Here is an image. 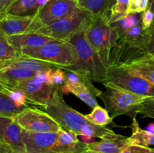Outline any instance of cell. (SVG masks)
<instances>
[{
  "instance_id": "obj_1",
  "label": "cell",
  "mask_w": 154,
  "mask_h": 153,
  "mask_svg": "<svg viewBox=\"0 0 154 153\" xmlns=\"http://www.w3.org/2000/svg\"><path fill=\"white\" fill-rule=\"evenodd\" d=\"M85 29L75 33L65 40L70 44L75 50L76 62L73 65L63 69L85 75L91 80L103 83L107 80V68L89 43Z\"/></svg>"
},
{
  "instance_id": "obj_2",
  "label": "cell",
  "mask_w": 154,
  "mask_h": 153,
  "mask_svg": "<svg viewBox=\"0 0 154 153\" xmlns=\"http://www.w3.org/2000/svg\"><path fill=\"white\" fill-rule=\"evenodd\" d=\"M102 84L106 90L102 91L99 97L102 100L112 119L121 115L136 118L138 107L149 98L131 92L111 82H105Z\"/></svg>"
},
{
  "instance_id": "obj_3",
  "label": "cell",
  "mask_w": 154,
  "mask_h": 153,
  "mask_svg": "<svg viewBox=\"0 0 154 153\" xmlns=\"http://www.w3.org/2000/svg\"><path fill=\"white\" fill-rule=\"evenodd\" d=\"M86 37L89 43L108 68L109 52L119 38L118 33L109 23L107 15L95 16L85 29Z\"/></svg>"
},
{
  "instance_id": "obj_4",
  "label": "cell",
  "mask_w": 154,
  "mask_h": 153,
  "mask_svg": "<svg viewBox=\"0 0 154 153\" xmlns=\"http://www.w3.org/2000/svg\"><path fill=\"white\" fill-rule=\"evenodd\" d=\"M21 55L51 63L59 68L69 67L76 62V54L72 45L65 40L53 39L38 48H24Z\"/></svg>"
},
{
  "instance_id": "obj_5",
  "label": "cell",
  "mask_w": 154,
  "mask_h": 153,
  "mask_svg": "<svg viewBox=\"0 0 154 153\" xmlns=\"http://www.w3.org/2000/svg\"><path fill=\"white\" fill-rule=\"evenodd\" d=\"M94 16L91 12L79 7L70 15L43 26L36 33L55 40H66L75 33L85 29Z\"/></svg>"
},
{
  "instance_id": "obj_6",
  "label": "cell",
  "mask_w": 154,
  "mask_h": 153,
  "mask_svg": "<svg viewBox=\"0 0 154 153\" xmlns=\"http://www.w3.org/2000/svg\"><path fill=\"white\" fill-rule=\"evenodd\" d=\"M106 82H113L139 95L154 98L153 84L126 67L108 68Z\"/></svg>"
},
{
  "instance_id": "obj_7",
  "label": "cell",
  "mask_w": 154,
  "mask_h": 153,
  "mask_svg": "<svg viewBox=\"0 0 154 153\" xmlns=\"http://www.w3.org/2000/svg\"><path fill=\"white\" fill-rule=\"evenodd\" d=\"M45 112L49 114L62 128L72 130L80 134L81 128L85 124H91L85 115L71 107L65 102L63 96L59 94L54 101L44 107Z\"/></svg>"
},
{
  "instance_id": "obj_8",
  "label": "cell",
  "mask_w": 154,
  "mask_h": 153,
  "mask_svg": "<svg viewBox=\"0 0 154 153\" xmlns=\"http://www.w3.org/2000/svg\"><path fill=\"white\" fill-rule=\"evenodd\" d=\"M78 8L77 0H49L39 8L27 32H36L43 26L69 16Z\"/></svg>"
},
{
  "instance_id": "obj_9",
  "label": "cell",
  "mask_w": 154,
  "mask_h": 153,
  "mask_svg": "<svg viewBox=\"0 0 154 153\" xmlns=\"http://www.w3.org/2000/svg\"><path fill=\"white\" fill-rule=\"evenodd\" d=\"M14 90L23 92L28 103L45 107L60 94V86H53L47 81L41 80L35 76L25 80L15 86Z\"/></svg>"
},
{
  "instance_id": "obj_10",
  "label": "cell",
  "mask_w": 154,
  "mask_h": 153,
  "mask_svg": "<svg viewBox=\"0 0 154 153\" xmlns=\"http://www.w3.org/2000/svg\"><path fill=\"white\" fill-rule=\"evenodd\" d=\"M15 120L22 129L30 132H59L62 128L49 114L29 107L18 114Z\"/></svg>"
},
{
  "instance_id": "obj_11",
  "label": "cell",
  "mask_w": 154,
  "mask_h": 153,
  "mask_svg": "<svg viewBox=\"0 0 154 153\" xmlns=\"http://www.w3.org/2000/svg\"><path fill=\"white\" fill-rule=\"evenodd\" d=\"M147 54L145 47L132 44L118 38L109 52L108 68L124 67Z\"/></svg>"
},
{
  "instance_id": "obj_12",
  "label": "cell",
  "mask_w": 154,
  "mask_h": 153,
  "mask_svg": "<svg viewBox=\"0 0 154 153\" xmlns=\"http://www.w3.org/2000/svg\"><path fill=\"white\" fill-rule=\"evenodd\" d=\"M58 132H30L22 129L26 153H54L52 148L58 139Z\"/></svg>"
},
{
  "instance_id": "obj_13",
  "label": "cell",
  "mask_w": 154,
  "mask_h": 153,
  "mask_svg": "<svg viewBox=\"0 0 154 153\" xmlns=\"http://www.w3.org/2000/svg\"><path fill=\"white\" fill-rule=\"evenodd\" d=\"M81 76V82L76 84L66 82L60 86L61 92L65 94L72 93L81 100L87 104L90 107L94 108L98 106V102L96 97H99L102 91L93 85L91 80L85 75L80 74Z\"/></svg>"
},
{
  "instance_id": "obj_14",
  "label": "cell",
  "mask_w": 154,
  "mask_h": 153,
  "mask_svg": "<svg viewBox=\"0 0 154 153\" xmlns=\"http://www.w3.org/2000/svg\"><path fill=\"white\" fill-rule=\"evenodd\" d=\"M58 134V139L52 148L54 153H78L89 150L88 144L80 140L75 132L61 128Z\"/></svg>"
},
{
  "instance_id": "obj_15",
  "label": "cell",
  "mask_w": 154,
  "mask_h": 153,
  "mask_svg": "<svg viewBox=\"0 0 154 153\" xmlns=\"http://www.w3.org/2000/svg\"><path fill=\"white\" fill-rule=\"evenodd\" d=\"M34 16H17L6 14L0 19V31L6 36L17 35L27 32Z\"/></svg>"
},
{
  "instance_id": "obj_16",
  "label": "cell",
  "mask_w": 154,
  "mask_h": 153,
  "mask_svg": "<svg viewBox=\"0 0 154 153\" xmlns=\"http://www.w3.org/2000/svg\"><path fill=\"white\" fill-rule=\"evenodd\" d=\"M129 146L128 137L115 134L99 142L88 144V148L99 153H120Z\"/></svg>"
},
{
  "instance_id": "obj_17",
  "label": "cell",
  "mask_w": 154,
  "mask_h": 153,
  "mask_svg": "<svg viewBox=\"0 0 154 153\" xmlns=\"http://www.w3.org/2000/svg\"><path fill=\"white\" fill-rule=\"evenodd\" d=\"M0 66L2 67H11L17 68L25 69V70H31L33 72H45L51 68H57V66L47 62L42 61V60L36 59L32 57L20 55V56L9 60V61H4L0 64Z\"/></svg>"
},
{
  "instance_id": "obj_18",
  "label": "cell",
  "mask_w": 154,
  "mask_h": 153,
  "mask_svg": "<svg viewBox=\"0 0 154 153\" xmlns=\"http://www.w3.org/2000/svg\"><path fill=\"white\" fill-rule=\"evenodd\" d=\"M8 40L12 46L20 52L24 48H38L52 38L36 32H26L17 35L9 36Z\"/></svg>"
},
{
  "instance_id": "obj_19",
  "label": "cell",
  "mask_w": 154,
  "mask_h": 153,
  "mask_svg": "<svg viewBox=\"0 0 154 153\" xmlns=\"http://www.w3.org/2000/svg\"><path fill=\"white\" fill-rule=\"evenodd\" d=\"M3 142L12 153H26L22 138V128L15 118L6 127L3 136Z\"/></svg>"
},
{
  "instance_id": "obj_20",
  "label": "cell",
  "mask_w": 154,
  "mask_h": 153,
  "mask_svg": "<svg viewBox=\"0 0 154 153\" xmlns=\"http://www.w3.org/2000/svg\"><path fill=\"white\" fill-rule=\"evenodd\" d=\"M35 72L25 69L0 66V82L10 89L14 90L19 82L33 77Z\"/></svg>"
},
{
  "instance_id": "obj_21",
  "label": "cell",
  "mask_w": 154,
  "mask_h": 153,
  "mask_svg": "<svg viewBox=\"0 0 154 153\" xmlns=\"http://www.w3.org/2000/svg\"><path fill=\"white\" fill-rule=\"evenodd\" d=\"M154 85V56L147 54L124 66Z\"/></svg>"
},
{
  "instance_id": "obj_22",
  "label": "cell",
  "mask_w": 154,
  "mask_h": 153,
  "mask_svg": "<svg viewBox=\"0 0 154 153\" xmlns=\"http://www.w3.org/2000/svg\"><path fill=\"white\" fill-rule=\"evenodd\" d=\"M80 8L91 12L95 16H110L111 10L116 0H77Z\"/></svg>"
},
{
  "instance_id": "obj_23",
  "label": "cell",
  "mask_w": 154,
  "mask_h": 153,
  "mask_svg": "<svg viewBox=\"0 0 154 153\" xmlns=\"http://www.w3.org/2000/svg\"><path fill=\"white\" fill-rule=\"evenodd\" d=\"M130 128H132V134L128 137L129 146H149L150 145H154V134L141 128L136 118H132V123Z\"/></svg>"
},
{
  "instance_id": "obj_24",
  "label": "cell",
  "mask_w": 154,
  "mask_h": 153,
  "mask_svg": "<svg viewBox=\"0 0 154 153\" xmlns=\"http://www.w3.org/2000/svg\"><path fill=\"white\" fill-rule=\"evenodd\" d=\"M39 9L38 0H16L7 14L17 16H34Z\"/></svg>"
},
{
  "instance_id": "obj_25",
  "label": "cell",
  "mask_w": 154,
  "mask_h": 153,
  "mask_svg": "<svg viewBox=\"0 0 154 153\" xmlns=\"http://www.w3.org/2000/svg\"><path fill=\"white\" fill-rule=\"evenodd\" d=\"M26 108L17 106L10 94L0 92V115L8 118H15Z\"/></svg>"
},
{
  "instance_id": "obj_26",
  "label": "cell",
  "mask_w": 154,
  "mask_h": 153,
  "mask_svg": "<svg viewBox=\"0 0 154 153\" xmlns=\"http://www.w3.org/2000/svg\"><path fill=\"white\" fill-rule=\"evenodd\" d=\"M85 117L91 123L101 127H105L113 120L110 116L108 110L99 105L93 108L90 113L85 115Z\"/></svg>"
},
{
  "instance_id": "obj_27",
  "label": "cell",
  "mask_w": 154,
  "mask_h": 153,
  "mask_svg": "<svg viewBox=\"0 0 154 153\" xmlns=\"http://www.w3.org/2000/svg\"><path fill=\"white\" fill-rule=\"evenodd\" d=\"M140 23H141V13H131L111 24V26L115 28L117 33H120Z\"/></svg>"
},
{
  "instance_id": "obj_28",
  "label": "cell",
  "mask_w": 154,
  "mask_h": 153,
  "mask_svg": "<svg viewBox=\"0 0 154 153\" xmlns=\"http://www.w3.org/2000/svg\"><path fill=\"white\" fill-rule=\"evenodd\" d=\"M20 55L21 54L10 43L8 36L0 31V59L9 61Z\"/></svg>"
},
{
  "instance_id": "obj_29",
  "label": "cell",
  "mask_w": 154,
  "mask_h": 153,
  "mask_svg": "<svg viewBox=\"0 0 154 153\" xmlns=\"http://www.w3.org/2000/svg\"><path fill=\"white\" fill-rule=\"evenodd\" d=\"M129 0H116L111 10L109 23L113 24L129 14Z\"/></svg>"
},
{
  "instance_id": "obj_30",
  "label": "cell",
  "mask_w": 154,
  "mask_h": 153,
  "mask_svg": "<svg viewBox=\"0 0 154 153\" xmlns=\"http://www.w3.org/2000/svg\"><path fill=\"white\" fill-rule=\"evenodd\" d=\"M137 114L142 117L154 118V98H148L143 101L137 109Z\"/></svg>"
},
{
  "instance_id": "obj_31",
  "label": "cell",
  "mask_w": 154,
  "mask_h": 153,
  "mask_svg": "<svg viewBox=\"0 0 154 153\" xmlns=\"http://www.w3.org/2000/svg\"><path fill=\"white\" fill-rule=\"evenodd\" d=\"M149 0H129V14L143 13L148 7Z\"/></svg>"
},
{
  "instance_id": "obj_32",
  "label": "cell",
  "mask_w": 154,
  "mask_h": 153,
  "mask_svg": "<svg viewBox=\"0 0 154 153\" xmlns=\"http://www.w3.org/2000/svg\"><path fill=\"white\" fill-rule=\"evenodd\" d=\"M154 21V12L150 9H147L141 13V24L144 29H149L153 26Z\"/></svg>"
},
{
  "instance_id": "obj_33",
  "label": "cell",
  "mask_w": 154,
  "mask_h": 153,
  "mask_svg": "<svg viewBox=\"0 0 154 153\" xmlns=\"http://www.w3.org/2000/svg\"><path fill=\"white\" fill-rule=\"evenodd\" d=\"M120 153H154V148L149 146L132 145L126 147Z\"/></svg>"
},
{
  "instance_id": "obj_34",
  "label": "cell",
  "mask_w": 154,
  "mask_h": 153,
  "mask_svg": "<svg viewBox=\"0 0 154 153\" xmlns=\"http://www.w3.org/2000/svg\"><path fill=\"white\" fill-rule=\"evenodd\" d=\"M53 78H54V81L56 85H57L58 86H61L66 82V78H67L66 71L61 68H58L54 70Z\"/></svg>"
},
{
  "instance_id": "obj_35",
  "label": "cell",
  "mask_w": 154,
  "mask_h": 153,
  "mask_svg": "<svg viewBox=\"0 0 154 153\" xmlns=\"http://www.w3.org/2000/svg\"><path fill=\"white\" fill-rule=\"evenodd\" d=\"M13 119L14 118L0 115V141L1 142H3V136H4V132L6 127L13 121Z\"/></svg>"
},
{
  "instance_id": "obj_36",
  "label": "cell",
  "mask_w": 154,
  "mask_h": 153,
  "mask_svg": "<svg viewBox=\"0 0 154 153\" xmlns=\"http://www.w3.org/2000/svg\"><path fill=\"white\" fill-rule=\"evenodd\" d=\"M16 0H0V16H4L7 14L9 8Z\"/></svg>"
},
{
  "instance_id": "obj_37",
  "label": "cell",
  "mask_w": 154,
  "mask_h": 153,
  "mask_svg": "<svg viewBox=\"0 0 154 153\" xmlns=\"http://www.w3.org/2000/svg\"><path fill=\"white\" fill-rule=\"evenodd\" d=\"M147 52L150 55L154 56V31L153 34H152L151 37H150L148 44H147Z\"/></svg>"
},
{
  "instance_id": "obj_38",
  "label": "cell",
  "mask_w": 154,
  "mask_h": 153,
  "mask_svg": "<svg viewBox=\"0 0 154 153\" xmlns=\"http://www.w3.org/2000/svg\"><path fill=\"white\" fill-rule=\"evenodd\" d=\"M80 136V140L86 144H91L96 142V137L91 136H86V135H78Z\"/></svg>"
},
{
  "instance_id": "obj_39",
  "label": "cell",
  "mask_w": 154,
  "mask_h": 153,
  "mask_svg": "<svg viewBox=\"0 0 154 153\" xmlns=\"http://www.w3.org/2000/svg\"><path fill=\"white\" fill-rule=\"evenodd\" d=\"M11 91L12 89H10V88H8L7 86H5L2 82H0V92H4V93H7V94H9Z\"/></svg>"
},
{
  "instance_id": "obj_40",
  "label": "cell",
  "mask_w": 154,
  "mask_h": 153,
  "mask_svg": "<svg viewBox=\"0 0 154 153\" xmlns=\"http://www.w3.org/2000/svg\"><path fill=\"white\" fill-rule=\"evenodd\" d=\"M145 130H147V131H148L149 133L154 134V122L150 123V124L147 126Z\"/></svg>"
},
{
  "instance_id": "obj_41",
  "label": "cell",
  "mask_w": 154,
  "mask_h": 153,
  "mask_svg": "<svg viewBox=\"0 0 154 153\" xmlns=\"http://www.w3.org/2000/svg\"><path fill=\"white\" fill-rule=\"evenodd\" d=\"M147 9H150L154 12V0H149Z\"/></svg>"
},
{
  "instance_id": "obj_42",
  "label": "cell",
  "mask_w": 154,
  "mask_h": 153,
  "mask_svg": "<svg viewBox=\"0 0 154 153\" xmlns=\"http://www.w3.org/2000/svg\"><path fill=\"white\" fill-rule=\"evenodd\" d=\"M49 1V0H38V5H39V8H41L42 6H43L44 4H46Z\"/></svg>"
},
{
  "instance_id": "obj_43",
  "label": "cell",
  "mask_w": 154,
  "mask_h": 153,
  "mask_svg": "<svg viewBox=\"0 0 154 153\" xmlns=\"http://www.w3.org/2000/svg\"><path fill=\"white\" fill-rule=\"evenodd\" d=\"M78 153H99V152H96L91 151V150H87V151L81 152H78Z\"/></svg>"
},
{
  "instance_id": "obj_44",
  "label": "cell",
  "mask_w": 154,
  "mask_h": 153,
  "mask_svg": "<svg viewBox=\"0 0 154 153\" xmlns=\"http://www.w3.org/2000/svg\"><path fill=\"white\" fill-rule=\"evenodd\" d=\"M4 62V61H3V60L0 59V64H1V63H2V62Z\"/></svg>"
},
{
  "instance_id": "obj_45",
  "label": "cell",
  "mask_w": 154,
  "mask_h": 153,
  "mask_svg": "<svg viewBox=\"0 0 154 153\" xmlns=\"http://www.w3.org/2000/svg\"><path fill=\"white\" fill-rule=\"evenodd\" d=\"M2 16H0V19H1V18L2 17Z\"/></svg>"
},
{
  "instance_id": "obj_46",
  "label": "cell",
  "mask_w": 154,
  "mask_h": 153,
  "mask_svg": "<svg viewBox=\"0 0 154 153\" xmlns=\"http://www.w3.org/2000/svg\"><path fill=\"white\" fill-rule=\"evenodd\" d=\"M153 26H154V21H153Z\"/></svg>"
},
{
  "instance_id": "obj_47",
  "label": "cell",
  "mask_w": 154,
  "mask_h": 153,
  "mask_svg": "<svg viewBox=\"0 0 154 153\" xmlns=\"http://www.w3.org/2000/svg\"><path fill=\"white\" fill-rule=\"evenodd\" d=\"M0 153H2V152H0Z\"/></svg>"
}]
</instances>
